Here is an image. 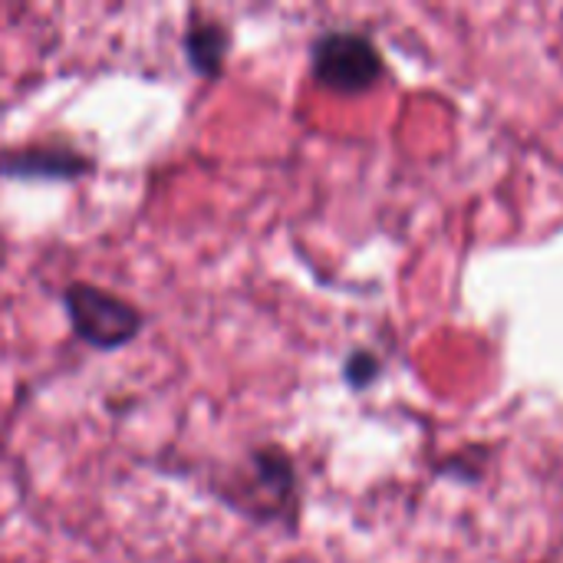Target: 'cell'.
I'll use <instances>...</instances> for the list:
<instances>
[{"label":"cell","instance_id":"4","mask_svg":"<svg viewBox=\"0 0 563 563\" xmlns=\"http://www.w3.org/2000/svg\"><path fill=\"white\" fill-rule=\"evenodd\" d=\"M96 172L92 155L66 142H33L0 152V178L16 181H76Z\"/></svg>","mask_w":563,"mask_h":563},{"label":"cell","instance_id":"2","mask_svg":"<svg viewBox=\"0 0 563 563\" xmlns=\"http://www.w3.org/2000/svg\"><path fill=\"white\" fill-rule=\"evenodd\" d=\"M294 488L297 478L287 452H280L277 445H261L247 455V465L238 472L234 488L221 492V498L254 521H271L280 515V508L294 501Z\"/></svg>","mask_w":563,"mask_h":563},{"label":"cell","instance_id":"6","mask_svg":"<svg viewBox=\"0 0 563 563\" xmlns=\"http://www.w3.org/2000/svg\"><path fill=\"white\" fill-rule=\"evenodd\" d=\"M373 373H376V363H373L366 353H353V356H350V363H346V379H350L353 386H363Z\"/></svg>","mask_w":563,"mask_h":563},{"label":"cell","instance_id":"3","mask_svg":"<svg viewBox=\"0 0 563 563\" xmlns=\"http://www.w3.org/2000/svg\"><path fill=\"white\" fill-rule=\"evenodd\" d=\"M313 79L333 92H366L383 76L379 49L353 30H330L310 49Z\"/></svg>","mask_w":563,"mask_h":563},{"label":"cell","instance_id":"5","mask_svg":"<svg viewBox=\"0 0 563 563\" xmlns=\"http://www.w3.org/2000/svg\"><path fill=\"white\" fill-rule=\"evenodd\" d=\"M181 49H185L188 66L201 79H218L224 73L228 53H231V30L218 16L191 13V20L185 26V36H181Z\"/></svg>","mask_w":563,"mask_h":563},{"label":"cell","instance_id":"1","mask_svg":"<svg viewBox=\"0 0 563 563\" xmlns=\"http://www.w3.org/2000/svg\"><path fill=\"white\" fill-rule=\"evenodd\" d=\"M59 303L66 310L73 336L96 353H119L132 346L145 330V313L132 300L89 280L66 284Z\"/></svg>","mask_w":563,"mask_h":563}]
</instances>
